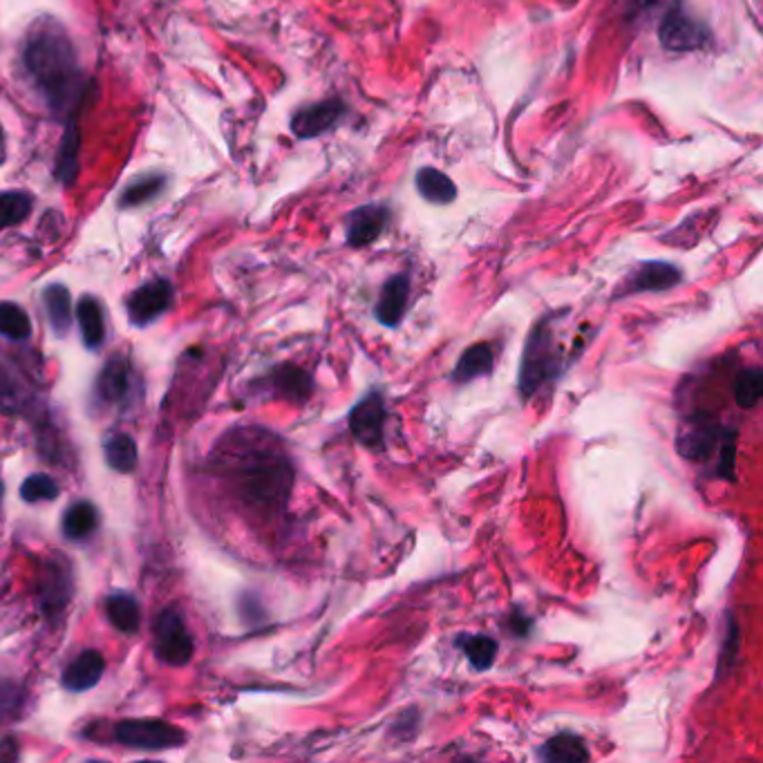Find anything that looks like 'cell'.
Instances as JSON below:
<instances>
[{
    "mask_svg": "<svg viewBox=\"0 0 763 763\" xmlns=\"http://www.w3.org/2000/svg\"><path fill=\"white\" fill-rule=\"evenodd\" d=\"M19 403H21V396H19L17 383L10 381V377L0 370V410L14 412Z\"/></svg>",
    "mask_w": 763,
    "mask_h": 763,
    "instance_id": "obj_35",
    "label": "cell"
},
{
    "mask_svg": "<svg viewBox=\"0 0 763 763\" xmlns=\"http://www.w3.org/2000/svg\"><path fill=\"white\" fill-rule=\"evenodd\" d=\"M43 303H45V309H47V318H50V325L54 329L56 336H65L70 329H72V296L70 292L63 287V285H50L45 292H43Z\"/></svg>",
    "mask_w": 763,
    "mask_h": 763,
    "instance_id": "obj_24",
    "label": "cell"
},
{
    "mask_svg": "<svg viewBox=\"0 0 763 763\" xmlns=\"http://www.w3.org/2000/svg\"><path fill=\"white\" fill-rule=\"evenodd\" d=\"M233 448L231 486L237 499L253 513H280L294 488V466L278 439L263 431H244Z\"/></svg>",
    "mask_w": 763,
    "mask_h": 763,
    "instance_id": "obj_1",
    "label": "cell"
},
{
    "mask_svg": "<svg viewBox=\"0 0 763 763\" xmlns=\"http://www.w3.org/2000/svg\"><path fill=\"white\" fill-rule=\"evenodd\" d=\"M23 65L34 86L56 113H65L81 95V70L74 45L59 23H36L23 45Z\"/></svg>",
    "mask_w": 763,
    "mask_h": 763,
    "instance_id": "obj_2",
    "label": "cell"
},
{
    "mask_svg": "<svg viewBox=\"0 0 763 763\" xmlns=\"http://www.w3.org/2000/svg\"><path fill=\"white\" fill-rule=\"evenodd\" d=\"M99 527V511L91 501L72 504L63 516V536L67 540H86Z\"/></svg>",
    "mask_w": 763,
    "mask_h": 763,
    "instance_id": "obj_21",
    "label": "cell"
},
{
    "mask_svg": "<svg viewBox=\"0 0 763 763\" xmlns=\"http://www.w3.org/2000/svg\"><path fill=\"white\" fill-rule=\"evenodd\" d=\"M0 333H6L12 341H25V338H30L32 322L23 307L14 303H0Z\"/></svg>",
    "mask_w": 763,
    "mask_h": 763,
    "instance_id": "obj_31",
    "label": "cell"
},
{
    "mask_svg": "<svg viewBox=\"0 0 763 763\" xmlns=\"http://www.w3.org/2000/svg\"><path fill=\"white\" fill-rule=\"evenodd\" d=\"M416 189L433 204H451L457 198V187L448 176H444L437 168H421L416 173Z\"/></svg>",
    "mask_w": 763,
    "mask_h": 763,
    "instance_id": "obj_25",
    "label": "cell"
},
{
    "mask_svg": "<svg viewBox=\"0 0 763 763\" xmlns=\"http://www.w3.org/2000/svg\"><path fill=\"white\" fill-rule=\"evenodd\" d=\"M76 176H78V126L70 124L56 155V178L61 180L63 187H72L76 182Z\"/></svg>",
    "mask_w": 763,
    "mask_h": 763,
    "instance_id": "obj_26",
    "label": "cell"
},
{
    "mask_svg": "<svg viewBox=\"0 0 763 763\" xmlns=\"http://www.w3.org/2000/svg\"><path fill=\"white\" fill-rule=\"evenodd\" d=\"M681 278H683L681 269L669 263H660V261L640 263L625 276L614 298H627V296L647 294V292H667L681 283Z\"/></svg>",
    "mask_w": 763,
    "mask_h": 763,
    "instance_id": "obj_8",
    "label": "cell"
},
{
    "mask_svg": "<svg viewBox=\"0 0 763 763\" xmlns=\"http://www.w3.org/2000/svg\"><path fill=\"white\" fill-rule=\"evenodd\" d=\"M343 113H346V104L341 99H327V102L314 104L294 115L292 130L300 139L318 137L327 133L329 128H333V124L343 117Z\"/></svg>",
    "mask_w": 763,
    "mask_h": 763,
    "instance_id": "obj_11",
    "label": "cell"
},
{
    "mask_svg": "<svg viewBox=\"0 0 763 763\" xmlns=\"http://www.w3.org/2000/svg\"><path fill=\"white\" fill-rule=\"evenodd\" d=\"M763 394V370L761 368H745L734 379V399L736 405L743 410H750L759 403Z\"/></svg>",
    "mask_w": 763,
    "mask_h": 763,
    "instance_id": "obj_30",
    "label": "cell"
},
{
    "mask_svg": "<svg viewBox=\"0 0 763 763\" xmlns=\"http://www.w3.org/2000/svg\"><path fill=\"white\" fill-rule=\"evenodd\" d=\"M106 669V660L99 651H81L63 671V688L67 692H86L95 688Z\"/></svg>",
    "mask_w": 763,
    "mask_h": 763,
    "instance_id": "obj_14",
    "label": "cell"
},
{
    "mask_svg": "<svg viewBox=\"0 0 763 763\" xmlns=\"http://www.w3.org/2000/svg\"><path fill=\"white\" fill-rule=\"evenodd\" d=\"M388 209L381 204H368L348 215V242L352 246H365L374 242L385 224H388Z\"/></svg>",
    "mask_w": 763,
    "mask_h": 763,
    "instance_id": "obj_16",
    "label": "cell"
},
{
    "mask_svg": "<svg viewBox=\"0 0 763 763\" xmlns=\"http://www.w3.org/2000/svg\"><path fill=\"white\" fill-rule=\"evenodd\" d=\"M536 756L540 761L547 763H584L591 759V752L584 743V739H580L573 732H560L555 736H551L549 741H544Z\"/></svg>",
    "mask_w": 763,
    "mask_h": 763,
    "instance_id": "obj_17",
    "label": "cell"
},
{
    "mask_svg": "<svg viewBox=\"0 0 763 763\" xmlns=\"http://www.w3.org/2000/svg\"><path fill=\"white\" fill-rule=\"evenodd\" d=\"M564 372V352L555 341L551 320L542 318L529 331L524 354L520 363L518 388L524 399L538 394L544 385L553 383Z\"/></svg>",
    "mask_w": 763,
    "mask_h": 763,
    "instance_id": "obj_3",
    "label": "cell"
},
{
    "mask_svg": "<svg viewBox=\"0 0 763 763\" xmlns=\"http://www.w3.org/2000/svg\"><path fill=\"white\" fill-rule=\"evenodd\" d=\"M513 618H516V621H511L513 632H516L518 636H529V632H531V627H533V621H531L529 616H524L520 610L513 612Z\"/></svg>",
    "mask_w": 763,
    "mask_h": 763,
    "instance_id": "obj_36",
    "label": "cell"
},
{
    "mask_svg": "<svg viewBox=\"0 0 763 763\" xmlns=\"http://www.w3.org/2000/svg\"><path fill=\"white\" fill-rule=\"evenodd\" d=\"M732 435H736V431L719 426L708 414H695L688 426L681 431V435H678L676 448L688 462L706 464L710 462V457L719 455L721 444Z\"/></svg>",
    "mask_w": 763,
    "mask_h": 763,
    "instance_id": "obj_5",
    "label": "cell"
},
{
    "mask_svg": "<svg viewBox=\"0 0 763 763\" xmlns=\"http://www.w3.org/2000/svg\"><path fill=\"white\" fill-rule=\"evenodd\" d=\"M23 703L21 688L14 686L12 681H0V723L12 719Z\"/></svg>",
    "mask_w": 763,
    "mask_h": 763,
    "instance_id": "obj_33",
    "label": "cell"
},
{
    "mask_svg": "<svg viewBox=\"0 0 763 763\" xmlns=\"http://www.w3.org/2000/svg\"><path fill=\"white\" fill-rule=\"evenodd\" d=\"M19 756V750L14 745V739L0 741V761H14Z\"/></svg>",
    "mask_w": 763,
    "mask_h": 763,
    "instance_id": "obj_37",
    "label": "cell"
},
{
    "mask_svg": "<svg viewBox=\"0 0 763 763\" xmlns=\"http://www.w3.org/2000/svg\"><path fill=\"white\" fill-rule=\"evenodd\" d=\"M407 298H410V278L405 274H396L392 276L381 294H379V300L374 305V316L381 325L385 327H399L403 316H405V309H407Z\"/></svg>",
    "mask_w": 763,
    "mask_h": 763,
    "instance_id": "obj_12",
    "label": "cell"
},
{
    "mask_svg": "<svg viewBox=\"0 0 763 763\" xmlns=\"http://www.w3.org/2000/svg\"><path fill=\"white\" fill-rule=\"evenodd\" d=\"M135 383H133V368L126 359H113L97 379V399L108 405H117L130 399Z\"/></svg>",
    "mask_w": 763,
    "mask_h": 763,
    "instance_id": "obj_15",
    "label": "cell"
},
{
    "mask_svg": "<svg viewBox=\"0 0 763 763\" xmlns=\"http://www.w3.org/2000/svg\"><path fill=\"white\" fill-rule=\"evenodd\" d=\"M455 647L464 651V656L477 671H486L495 663L499 643L486 634H459L455 638Z\"/></svg>",
    "mask_w": 763,
    "mask_h": 763,
    "instance_id": "obj_23",
    "label": "cell"
},
{
    "mask_svg": "<svg viewBox=\"0 0 763 763\" xmlns=\"http://www.w3.org/2000/svg\"><path fill=\"white\" fill-rule=\"evenodd\" d=\"M173 305V287L168 280H152L135 289L126 300V311L133 325L146 327L166 314Z\"/></svg>",
    "mask_w": 763,
    "mask_h": 763,
    "instance_id": "obj_10",
    "label": "cell"
},
{
    "mask_svg": "<svg viewBox=\"0 0 763 763\" xmlns=\"http://www.w3.org/2000/svg\"><path fill=\"white\" fill-rule=\"evenodd\" d=\"M658 36H660L663 47L671 50V52L699 50L710 39L708 30L701 23L692 21L678 6L669 8V12L665 14L660 30H658Z\"/></svg>",
    "mask_w": 763,
    "mask_h": 763,
    "instance_id": "obj_9",
    "label": "cell"
},
{
    "mask_svg": "<svg viewBox=\"0 0 763 763\" xmlns=\"http://www.w3.org/2000/svg\"><path fill=\"white\" fill-rule=\"evenodd\" d=\"M72 598V580L63 564H45L39 580V601L45 614H59Z\"/></svg>",
    "mask_w": 763,
    "mask_h": 763,
    "instance_id": "obj_13",
    "label": "cell"
},
{
    "mask_svg": "<svg viewBox=\"0 0 763 763\" xmlns=\"http://www.w3.org/2000/svg\"><path fill=\"white\" fill-rule=\"evenodd\" d=\"M106 462L117 473H133L137 468V444L126 433H113L104 444Z\"/></svg>",
    "mask_w": 763,
    "mask_h": 763,
    "instance_id": "obj_27",
    "label": "cell"
},
{
    "mask_svg": "<svg viewBox=\"0 0 763 763\" xmlns=\"http://www.w3.org/2000/svg\"><path fill=\"white\" fill-rule=\"evenodd\" d=\"M495 368V352L488 343H477L470 346L457 361L455 370H453V381L459 385H466L475 379H484L490 377Z\"/></svg>",
    "mask_w": 763,
    "mask_h": 763,
    "instance_id": "obj_19",
    "label": "cell"
},
{
    "mask_svg": "<svg viewBox=\"0 0 763 763\" xmlns=\"http://www.w3.org/2000/svg\"><path fill=\"white\" fill-rule=\"evenodd\" d=\"M3 492H6V486H3V481H0V501H3Z\"/></svg>",
    "mask_w": 763,
    "mask_h": 763,
    "instance_id": "obj_38",
    "label": "cell"
},
{
    "mask_svg": "<svg viewBox=\"0 0 763 763\" xmlns=\"http://www.w3.org/2000/svg\"><path fill=\"white\" fill-rule=\"evenodd\" d=\"M166 187L163 176H144L137 178L133 184H128L121 195H119V206L121 209H135V206H144L148 202H152Z\"/></svg>",
    "mask_w": 763,
    "mask_h": 763,
    "instance_id": "obj_28",
    "label": "cell"
},
{
    "mask_svg": "<svg viewBox=\"0 0 763 763\" xmlns=\"http://www.w3.org/2000/svg\"><path fill=\"white\" fill-rule=\"evenodd\" d=\"M59 495V484L47 475H30L21 486V497L30 504L52 501Z\"/></svg>",
    "mask_w": 763,
    "mask_h": 763,
    "instance_id": "obj_32",
    "label": "cell"
},
{
    "mask_svg": "<svg viewBox=\"0 0 763 763\" xmlns=\"http://www.w3.org/2000/svg\"><path fill=\"white\" fill-rule=\"evenodd\" d=\"M728 629L730 634H725L723 638V647H721V654H719V676L725 671V667L730 669L732 663L736 660V654H739V625L734 623V618L730 616L728 618Z\"/></svg>",
    "mask_w": 763,
    "mask_h": 763,
    "instance_id": "obj_34",
    "label": "cell"
},
{
    "mask_svg": "<svg viewBox=\"0 0 763 763\" xmlns=\"http://www.w3.org/2000/svg\"><path fill=\"white\" fill-rule=\"evenodd\" d=\"M385 401L381 392L365 394L350 412V433L365 448H381L385 442Z\"/></svg>",
    "mask_w": 763,
    "mask_h": 763,
    "instance_id": "obj_7",
    "label": "cell"
},
{
    "mask_svg": "<svg viewBox=\"0 0 763 763\" xmlns=\"http://www.w3.org/2000/svg\"><path fill=\"white\" fill-rule=\"evenodd\" d=\"M115 739L137 750H171L187 743V732L159 719H128L115 725Z\"/></svg>",
    "mask_w": 763,
    "mask_h": 763,
    "instance_id": "obj_4",
    "label": "cell"
},
{
    "mask_svg": "<svg viewBox=\"0 0 763 763\" xmlns=\"http://www.w3.org/2000/svg\"><path fill=\"white\" fill-rule=\"evenodd\" d=\"M272 388L280 399L303 403L314 390L311 377L296 365H280L272 374Z\"/></svg>",
    "mask_w": 763,
    "mask_h": 763,
    "instance_id": "obj_20",
    "label": "cell"
},
{
    "mask_svg": "<svg viewBox=\"0 0 763 763\" xmlns=\"http://www.w3.org/2000/svg\"><path fill=\"white\" fill-rule=\"evenodd\" d=\"M76 320L83 336V343L88 350H99L106 341V322H104V309L97 298L83 296L76 303Z\"/></svg>",
    "mask_w": 763,
    "mask_h": 763,
    "instance_id": "obj_18",
    "label": "cell"
},
{
    "mask_svg": "<svg viewBox=\"0 0 763 763\" xmlns=\"http://www.w3.org/2000/svg\"><path fill=\"white\" fill-rule=\"evenodd\" d=\"M32 195L23 191H6L0 193V231L17 226L28 220L32 213Z\"/></svg>",
    "mask_w": 763,
    "mask_h": 763,
    "instance_id": "obj_29",
    "label": "cell"
},
{
    "mask_svg": "<svg viewBox=\"0 0 763 763\" xmlns=\"http://www.w3.org/2000/svg\"><path fill=\"white\" fill-rule=\"evenodd\" d=\"M106 612L110 623L124 634H137L141 625V612L135 596L126 591H115L106 598Z\"/></svg>",
    "mask_w": 763,
    "mask_h": 763,
    "instance_id": "obj_22",
    "label": "cell"
},
{
    "mask_svg": "<svg viewBox=\"0 0 763 763\" xmlns=\"http://www.w3.org/2000/svg\"><path fill=\"white\" fill-rule=\"evenodd\" d=\"M155 651L159 660L171 667H182L193 656V638L187 629L184 616L178 610L159 614L155 625Z\"/></svg>",
    "mask_w": 763,
    "mask_h": 763,
    "instance_id": "obj_6",
    "label": "cell"
}]
</instances>
